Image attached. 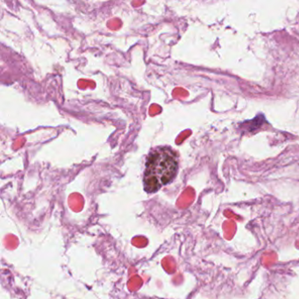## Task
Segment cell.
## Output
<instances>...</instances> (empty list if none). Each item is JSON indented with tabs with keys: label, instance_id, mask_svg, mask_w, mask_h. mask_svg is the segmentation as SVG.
Returning <instances> with one entry per match:
<instances>
[{
	"label": "cell",
	"instance_id": "obj_1",
	"mask_svg": "<svg viewBox=\"0 0 299 299\" xmlns=\"http://www.w3.org/2000/svg\"><path fill=\"white\" fill-rule=\"evenodd\" d=\"M178 172L177 154L171 147H157L151 150L146 161L143 187L147 193H155L173 182Z\"/></svg>",
	"mask_w": 299,
	"mask_h": 299
}]
</instances>
